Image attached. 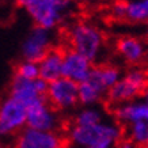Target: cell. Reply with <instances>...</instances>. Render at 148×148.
Segmentation results:
<instances>
[{"mask_svg": "<svg viewBox=\"0 0 148 148\" xmlns=\"http://www.w3.org/2000/svg\"><path fill=\"white\" fill-rule=\"evenodd\" d=\"M69 49L84 56L91 63H97L102 57L105 49V36L98 26L86 21L73 22L67 30Z\"/></svg>", "mask_w": 148, "mask_h": 148, "instance_id": "6da1fadb", "label": "cell"}, {"mask_svg": "<svg viewBox=\"0 0 148 148\" xmlns=\"http://www.w3.org/2000/svg\"><path fill=\"white\" fill-rule=\"evenodd\" d=\"M68 139L72 144H76L80 147H91L98 144H112L117 145L124 132L120 124H110V122H99L95 125H67Z\"/></svg>", "mask_w": 148, "mask_h": 148, "instance_id": "7a4b0ae2", "label": "cell"}, {"mask_svg": "<svg viewBox=\"0 0 148 148\" xmlns=\"http://www.w3.org/2000/svg\"><path fill=\"white\" fill-rule=\"evenodd\" d=\"M16 5L25 8L36 26L53 30L63 22L72 7L71 0H16Z\"/></svg>", "mask_w": 148, "mask_h": 148, "instance_id": "3957f363", "label": "cell"}, {"mask_svg": "<svg viewBox=\"0 0 148 148\" xmlns=\"http://www.w3.org/2000/svg\"><path fill=\"white\" fill-rule=\"evenodd\" d=\"M148 87V72L140 67H132L121 76V79L112 86L106 92L109 106H118L132 102L143 95Z\"/></svg>", "mask_w": 148, "mask_h": 148, "instance_id": "277c9868", "label": "cell"}, {"mask_svg": "<svg viewBox=\"0 0 148 148\" xmlns=\"http://www.w3.org/2000/svg\"><path fill=\"white\" fill-rule=\"evenodd\" d=\"M67 145H72L67 135L25 128L16 133L12 148H64Z\"/></svg>", "mask_w": 148, "mask_h": 148, "instance_id": "5b68a950", "label": "cell"}, {"mask_svg": "<svg viewBox=\"0 0 148 148\" xmlns=\"http://www.w3.org/2000/svg\"><path fill=\"white\" fill-rule=\"evenodd\" d=\"M49 83L37 77L34 80H29L18 75H14L10 86V97L23 103L26 109L34 103L46 101V91Z\"/></svg>", "mask_w": 148, "mask_h": 148, "instance_id": "8992f818", "label": "cell"}, {"mask_svg": "<svg viewBox=\"0 0 148 148\" xmlns=\"http://www.w3.org/2000/svg\"><path fill=\"white\" fill-rule=\"evenodd\" d=\"M46 101L56 112L75 108L79 103V84L67 77H58L48 86Z\"/></svg>", "mask_w": 148, "mask_h": 148, "instance_id": "52a82bcc", "label": "cell"}, {"mask_svg": "<svg viewBox=\"0 0 148 148\" xmlns=\"http://www.w3.org/2000/svg\"><path fill=\"white\" fill-rule=\"evenodd\" d=\"M26 125L27 128L44 132H60L61 129L65 130V125L58 118L57 112L50 108L48 101L34 103L27 108Z\"/></svg>", "mask_w": 148, "mask_h": 148, "instance_id": "ba28073f", "label": "cell"}, {"mask_svg": "<svg viewBox=\"0 0 148 148\" xmlns=\"http://www.w3.org/2000/svg\"><path fill=\"white\" fill-rule=\"evenodd\" d=\"M52 30L34 26L22 44V56L26 61L38 64L48 52L53 48Z\"/></svg>", "mask_w": 148, "mask_h": 148, "instance_id": "9c48e42d", "label": "cell"}, {"mask_svg": "<svg viewBox=\"0 0 148 148\" xmlns=\"http://www.w3.org/2000/svg\"><path fill=\"white\" fill-rule=\"evenodd\" d=\"M26 106L16 99L8 98L0 103V136L14 135L26 124Z\"/></svg>", "mask_w": 148, "mask_h": 148, "instance_id": "30bf717a", "label": "cell"}, {"mask_svg": "<svg viewBox=\"0 0 148 148\" xmlns=\"http://www.w3.org/2000/svg\"><path fill=\"white\" fill-rule=\"evenodd\" d=\"M92 67H94V64L90 60H87L84 56H82L69 48L64 49L63 68H61L63 77H67L79 84L90 76Z\"/></svg>", "mask_w": 148, "mask_h": 148, "instance_id": "8fae6325", "label": "cell"}, {"mask_svg": "<svg viewBox=\"0 0 148 148\" xmlns=\"http://www.w3.org/2000/svg\"><path fill=\"white\" fill-rule=\"evenodd\" d=\"M108 88L99 77L97 67H92L90 76L79 83V103L83 106H94L106 97Z\"/></svg>", "mask_w": 148, "mask_h": 148, "instance_id": "7c38bea8", "label": "cell"}, {"mask_svg": "<svg viewBox=\"0 0 148 148\" xmlns=\"http://www.w3.org/2000/svg\"><path fill=\"white\" fill-rule=\"evenodd\" d=\"M116 52L125 63L133 67L141 63L147 54L145 44L140 38L133 36H122L117 38Z\"/></svg>", "mask_w": 148, "mask_h": 148, "instance_id": "4fadbf2b", "label": "cell"}, {"mask_svg": "<svg viewBox=\"0 0 148 148\" xmlns=\"http://www.w3.org/2000/svg\"><path fill=\"white\" fill-rule=\"evenodd\" d=\"M113 114L116 117L117 122L121 126H125L130 122L139 120H148V105L141 101H132L113 108Z\"/></svg>", "mask_w": 148, "mask_h": 148, "instance_id": "5bb4252c", "label": "cell"}, {"mask_svg": "<svg viewBox=\"0 0 148 148\" xmlns=\"http://www.w3.org/2000/svg\"><path fill=\"white\" fill-rule=\"evenodd\" d=\"M63 57L64 49L53 46L48 53L44 56V58L38 63L40 68V77L42 80L52 83L61 77V68H63Z\"/></svg>", "mask_w": 148, "mask_h": 148, "instance_id": "9a60e30c", "label": "cell"}, {"mask_svg": "<svg viewBox=\"0 0 148 148\" xmlns=\"http://www.w3.org/2000/svg\"><path fill=\"white\" fill-rule=\"evenodd\" d=\"M124 136L132 140L137 147H145L148 144V120H139L122 126Z\"/></svg>", "mask_w": 148, "mask_h": 148, "instance_id": "2e32d148", "label": "cell"}, {"mask_svg": "<svg viewBox=\"0 0 148 148\" xmlns=\"http://www.w3.org/2000/svg\"><path fill=\"white\" fill-rule=\"evenodd\" d=\"M125 21L130 23H145L148 21V0H128Z\"/></svg>", "mask_w": 148, "mask_h": 148, "instance_id": "e0dca14e", "label": "cell"}, {"mask_svg": "<svg viewBox=\"0 0 148 148\" xmlns=\"http://www.w3.org/2000/svg\"><path fill=\"white\" fill-rule=\"evenodd\" d=\"M103 121V112L95 106H86L72 118V125H95Z\"/></svg>", "mask_w": 148, "mask_h": 148, "instance_id": "ac0fdd59", "label": "cell"}, {"mask_svg": "<svg viewBox=\"0 0 148 148\" xmlns=\"http://www.w3.org/2000/svg\"><path fill=\"white\" fill-rule=\"evenodd\" d=\"M95 67L98 69L101 80H102V83L105 84V87L108 90L112 86L116 84L122 76L121 69L117 65H113V64H97Z\"/></svg>", "mask_w": 148, "mask_h": 148, "instance_id": "d6986e66", "label": "cell"}, {"mask_svg": "<svg viewBox=\"0 0 148 148\" xmlns=\"http://www.w3.org/2000/svg\"><path fill=\"white\" fill-rule=\"evenodd\" d=\"M14 75H18V76L29 79V80H34L37 77H40V68H38V64L25 60L15 65Z\"/></svg>", "mask_w": 148, "mask_h": 148, "instance_id": "ffe728a7", "label": "cell"}, {"mask_svg": "<svg viewBox=\"0 0 148 148\" xmlns=\"http://www.w3.org/2000/svg\"><path fill=\"white\" fill-rule=\"evenodd\" d=\"M126 1H113L110 5V15L117 21H125Z\"/></svg>", "mask_w": 148, "mask_h": 148, "instance_id": "44dd1931", "label": "cell"}, {"mask_svg": "<svg viewBox=\"0 0 148 148\" xmlns=\"http://www.w3.org/2000/svg\"><path fill=\"white\" fill-rule=\"evenodd\" d=\"M86 148H116V145H112V144H98V145H91V147H86Z\"/></svg>", "mask_w": 148, "mask_h": 148, "instance_id": "7402d4cb", "label": "cell"}, {"mask_svg": "<svg viewBox=\"0 0 148 148\" xmlns=\"http://www.w3.org/2000/svg\"><path fill=\"white\" fill-rule=\"evenodd\" d=\"M141 99H143L144 102H145V103L148 105V87H147V90H145V91L143 92V95H141Z\"/></svg>", "mask_w": 148, "mask_h": 148, "instance_id": "603a6c76", "label": "cell"}, {"mask_svg": "<svg viewBox=\"0 0 148 148\" xmlns=\"http://www.w3.org/2000/svg\"><path fill=\"white\" fill-rule=\"evenodd\" d=\"M71 1H84V3H94V1H98V0H71Z\"/></svg>", "mask_w": 148, "mask_h": 148, "instance_id": "cb8c5ba5", "label": "cell"}, {"mask_svg": "<svg viewBox=\"0 0 148 148\" xmlns=\"http://www.w3.org/2000/svg\"><path fill=\"white\" fill-rule=\"evenodd\" d=\"M145 36H147V38H148V21L145 22Z\"/></svg>", "mask_w": 148, "mask_h": 148, "instance_id": "d4e9b609", "label": "cell"}, {"mask_svg": "<svg viewBox=\"0 0 148 148\" xmlns=\"http://www.w3.org/2000/svg\"><path fill=\"white\" fill-rule=\"evenodd\" d=\"M113 1H128V0H113Z\"/></svg>", "mask_w": 148, "mask_h": 148, "instance_id": "484cf974", "label": "cell"}, {"mask_svg": "<svg viewBox=\"0 0 148 148\" xmlns=\"http://www.w3.org/2000/svg\"><path fill=\"white\" fill-rule=\"evenodd\" d=\"M64 148H72V145H67V147H64Z\"/></svg>", "mask_w": 148, "mask_h": 148, "instance_id": "4316f807", "label": "cell"}, {"mask_svg": "<svg viewBox=\"0 0 148 148\" xmlns=\"http://www.w3.org/2000/svg\"><path fill=\"white\" fill-rule=\"evenodd\" d=\"M0 1H7V0H0Z\"/></svg>", "mask_w": 148, "mask_h": 148, "instance_id": "83f0119b", "label": "cell"}, {"mask_svg": "<svg viewBox=\"0 0 148 148\" xmlns=\"http://www.w3.org/2000/svg\"><path fill=\"white\" fill-rule=\"evenodd\" d=\"M145 148H148V144H147V145H145Z\"/></svg>", "mask_w": 148, "mask_h": 148, "instance_id": "f1b7e54d", "label": "cell"}, {"mask_svg": "<svg viewBox=\"0 0 148 148\" xmlns=\"http://www.w3.org/2000/svg\"><path fill=\"white\" fill-rule=\"evenodd\" d=\"M0 148H3V147H1V145H0Z\"/></svg>", "mask_w": 148, "mask_h": 148, "instance_id": "f546056e", "label": "cell"}]
</instances>
